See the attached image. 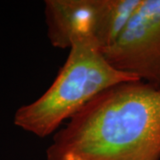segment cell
<instances>
[{"instance_id": "cell-2", "label": "cell", "mask_w": 160, "mask_h": 160, "mask_svg": "<svg viewBox=\"0 0 160 160\" xmlns=\"http://www.w3.org/2000/svg\"><path fill=\"white\" fill-rule=\"evenodd\" d=\"M138 80L112 67L96 46L76 44L50 87L38 100L17 109L14 125L39 138L53 135L102 92Z\"/></svg>"}, {"instance_id": "cell-4", "label": "cell", "mask_w": 160, "mask_h": 160, "mask_svg": "<svg viewBox=\"0 0 160 160\" xmlns=\"http://www.w3.org/2000/svg\"><path fill=\"white\" fill-rule=\"evenodd\" d=\"M104 0H46L47 38L52 46L70 49L90 44L101 49Z\"/></svg>"}, {"instance_id": "cell-3", "label": "cell", "mask_w": 160, "mask_h": 160, "mask_svg": "<svg viewBox=\"0 0 160 160\" xmlns=\"http://www.w3.org/2000/svg\"><path fill=\"white\" fill-rule=\"evenodd\" d=\"M102 52L115 69L160 87V0H141L118 38Z\"/></svg>"}, {"instance_id": "cell-1", "label": "cell", "mask_w": 160, "mask_h": 160, "mask_svg": "<svg viewBox=\"0 0 160 160\" xmlns=\"http://www.w3.org/2000/svg\"><path fill=\"white\" fill-rule=\"evenodd\" d=\"M46 160H160V87L138 80L102 92L52 135Z\"/></svg>"}]
</instances>
